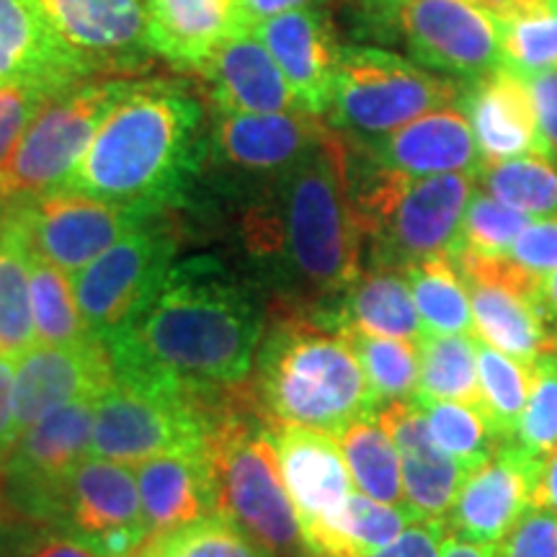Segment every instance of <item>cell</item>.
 <instances>
[{
    "mask_svg": "<svg viewBox=\"0 0 557 557\" xmlns=\"http://www.w3.org/2000/svg\"><path fill=\"white\" fill-rule=\"evenodd\" d=\"M540 459L508 442L465 478L444 527L459 540L498 545L521 513L532 506Z\"/></svg>",
    "mask_w": 557,
    "mask_h": 557,
    "instance_id": "18",
    "label": "cell"
},
{
    "mask_svg": "<svg viewBox=\"0 0 557 557\" xmlns=\"http://www.w3.org/2000/svg\"><path fill=\"white\" fill-rule=\"evenodd\" d=\"M532 506L545 508L557 517V447L540 459L537 480H534Z\"/></svg>",
    "mask_w": 557,
    "mask_h": 557,
    "instance_id": "50",
    "label": "cell"
},
{
    "mask_svg": "<svg viewBox=\"0 0 557 557\" xmlns=\"http://www.w3.org/2000/svg\"><path fill=\"white\" fill-rule=\"evenodd\" d=\"M207 457L214 483V517L225 519L271 557L310 553L250 382L235 393L209 431Z\"/></svg>",
    "mask_w": 557,
    "mask_h": 557,
    "instance_id": "5",
    "label": "cell"
},
{
    "mask_svg": "<svg viewBox=\"0 0 557 557\" xmlns=\"http://www.w3.org/2000/svg\"><path fill=\"white\" fill-rule=\"evenodd\" d=\"M513 442L537 459L557 447V351L532 364V385Z\"/></svg>",
    "mask_w": 557,
    "mask_h": 557,
    "instance_id": "43",
    "label": "cell"
},
{
    "mask_svg": "<svg viewBox=\"0 0 557 557\" xmlns=\"http://www.w3.org/2000/svg\"><path fill=\"white\" fill-rule=\"evenodd\" d=\"M201 107L163 81H127L65 191L160 212L199 163Z\"/></svg>",
    "mask_w": 557,
    "mask_h": 557,
    "instance_id": "3",
    "label": "cell"
},
{
    "mask_svg": "<svg viewBox=\"0 0 557 557\" xmlns=\"http://www.w3.org/2000/svg\"><path fill=\"white\" fill-rule=\"evenodd\" d=\"M496 24L504 67L521 78L557 67V0H537Z\"/></svg>",
    "mask_w": 557,
    "mask_h": 557,
    "instance_id": "38",
    "label": "cell"
},
{
    "mask_svg": "<svg viewBox=\"0 0 557 557\" xmlns=\"http://www.w3.org/2000/svg\"><path fill=\"white\" fill-rule=\"evenodd\" d=\"M331 135L323 120L308 111L274 114H233L220 111L214 124V148L220 158L243 171L282 173Z\"/></svg>",
    "mask_w": 557,
    "mask_h": 557,
    "instance_id": "25",
    "label": "cell"
},
{
    "mask_svg": "<svg viewBox=\"0 0 557 557\" xmlns=\"http://www.w3.org/2000/svg\"><path fill=\"white\" fill-rule=\"evenodd\" d=\"M442 557H496V545H480V542L459 540L455 534H444Z\"/></svg>",
    "mask_w": 557,
    "mask_h": 557,
    "instance_id": "53",
    "label": "cell"
},
{
    "mask_svg": "<svg viewBox=\"0 0 557 557\" xmlns=\"http://www.w3.org/2000/svg\"><path fill=\"white\" fill-rule=\"evenodd\" d=\"M37 346L29 289V240L9 207L0 246V357L18 359Z\"/></svg>",
    "mask_w": 557,
    "mask_h": 557,
    "instance_id": "34",
    "label": "cell"
},
{
    "mask_svg": "<svg viewBox=\"0 0 557 557\" xmlns=\"http://www.w3.org/2000/svg\"><path fill=\"white\" fill-rule=\"evenodd\" d=\"M129 78H90L41 101L0 173V197L24 201L65 191L90 139Z\"/></svg>",
    "mask_w": 557,
    "mask_h": 557,
    "instance_id": "8",
    "label": "cell"
},
{
    "mask_svg": "<svg viewBox=\"0 0 557 557\" xmlns=\"http://www.w3.org/2000/svg\"><path fill=\"white\" fill-rule=\"evenodd\" d=\"M457 107L468 116L483 165L534 156V152L547 156L527 78L508 67L500 65L465 83Z\"/></svg>",
    "mask_w": 557,
    "mask_h": 557,
    "instance_id": "21",
    "label": "cell"
},
{
    "mask_svg": "<svg viewBox=\"0 0 557 557\" xmlns=\"http://www.w3.org/2000/svg\"><path fill=\"white\" fill-rule=\"evenodd\" d=\"M99 78L45 18L37 0H0V88L54 96Z\"/></svg>",
    "mask_w": 557,
    "mask_h": 557,
    "instance_id": "19",
    "label": "cell"
},
{
    "mask_svg": "<svg viewBox=\"0 0 557 557\" xmlns=\"http://www.w3.org/2000/svg\"><path fill=\"white\" fill-rule=\"evenodd\" d=\"M250 380L269 426H305L338 436L377 413L357 354L338 331L278 308L263 331Z\"/></svg>",
    "mask_w": 557,
    "mask_h": 557,
    "instance_id": "4",
    "label": "cell"
},
{
    "mask_svg": "<svg viewBox=\"0 0 557 557\" xmlns=\"http://www.w3.org/2000/svg\"><path fill=\"white\" fill-rule=\"evenodd\" d=\"M534 299H537V308L542 315H545L547 323L553 325V331L557 333V269L540 278Z\"/></svg>",
    "mask_w": 557,
    "mask_h": 557,
    "instance_id": "52",
    "label": "cell"
},
{
    "mask_svg": "<svg viewBox=\"0 0 557 557\" xmlns=\"http://www.w3.org/2000/svg\"><path fill=\"white\" fill-rule=\"evenodd\" d=\"M5 220H9V201L0 197V246H3V233H5Z\"/></svg>",
    "mask_w": 557,
    "mask_h": 557,
    "instance_id": "56",
    "label": "cell"
},
{
    "mask_svg": "<svg viewBox=\"0 0 557 557\" xmlns=\"http://www.w3.org/2000/svg\"><path fill=\"white\" fill-rule=\"evenodd\" d=\"M406 506H389L351 493L336 511L302 529L305 547L323 557H372L413 524Z\"/></svg>",
    "mask_w": 557,
    "mask_h": 557,
    "instance_id": "30",
    "label": "cell"
},
{
    "mask_svg": "<svg viewBox=\"0 0 557 557\" xmlns=\"http://www.w3.org/2000/svg\"><path fill=\"white\" fill-rule=\"evenodd\" d=\"M114 382V364L103 341L78 346H32L16 359L13 421L16 436L67 403L99 398Z\"/></svg>",
    "mask_w": 557,
    "mask_h": 557,
    "instance_id": "17",
    "label": "cell"
},
{
    "mask_svg": "<svg viewBox=\"0 0 557 557\" xmlns=\"http://www.w3.org/2000/svg\"><path fill=\"white\" fill-rule=\"evenodd\" d=\"M336 438L354 491L380 504L403 506L400 451L380 423L377 413L354 421Z\"/></svg>",
    "mask_w": 557,
    "mask_h": 557,
    "instance_id": "33",
    "label": "cell"
},
{
    "mask_svg": "<svg viewBox=\"0 0 557 557\" xmlns=\"http://www.w3.org/2000/svg\"><path fill=\"white\" fill-rule=\"evenodd\" d=\"M101 557H135L148 542L135 472L101 457H83L62 480L45 519Z\"/></svg>",
    "mask_w": 557,
    "mask_h": 557,
    "instance_id": "12",
    "label": "cell"
},
{
    "mask_svg": "<svg viewBox=\"0 0 557 557\" xmlns=\"http://www.w3.org/2000/svg\"><path fill=\"white\" fill-rule=\"evenodd\" d=\"M9 207L24 227L34 253L54 263L67 276L86 269L116 240L160 214L152 209L114 205L78 191L9 201Z\"/></svg>",
    "mask_w": 557,
    "mask_h": 557,
    "instance_id": "14",
    "label": "cell"
},
{
    "mask_svg": "<svg viewBox=\"0 0 557 557\" xmlns=\"http://www.w3.org/2000/svg\"><path fill=\"white\" fill-rule=\"evenodd\" d=\"M318 323L338 333L359 331L413 344L423 336L406 276L393 269H361Z\"/></svg>",
    "mask_w": 557,
    "mask_h": 557,
    "instance_id": "29",
    "label": "cell"
},
{
    "mask_svg": "<svg viewBox=\"0 0 557 557\" xmlns=\"http://www.w3.org/2000/svg\"><path fill=\"white\" fill-rule=\"evenodd\" d=\"M444 534V521H413L372 557H442Z\"/></svg>",
    "mask_w": 557,
    "mask_h": 557,
    "instance_id": "48",
    "label": "cell"
},
{
    "mask_svg": "<svg viewBox=\"0 0 557 557\" xmlns=\"http://www.w3.org/2000/svg\"><path fill=\"white\" fill-rule=\"evenodd\" d=\"M529 222L532 220L527 214L500 205L498 199H493L478 186L468 209H465L462 225H459L449 256L451 259L455 256H483V259L506 256Z\"/></svg>",
    "mask_w": 557,
    "mask_h": 557,
    "instance_id": "41",
    "label": "cell"
},
{
    "mask_svg": "<svg viewBox=\"0 0 557 557\" xmlns=\"http://www.w3.org/2000/svg\"><path fill=\"white\" fill-rule=\"evenodd\" d=\"M9 540L11 547L5 557H101L62 529L32 524V521H16Z\"/></svg>",
    "mask_w": 557,
    "mask_h": 557,
    "instance_id": "45",
    "label": "cell"
},
{
    "mask_svg": "<svg viewBox=\"0 0 557 557\" xmlns=\"http://www.w3.org/2000/svg\"><path fill=\"white\" fill-rule=\"evenodd\" d=\"M468 284L472 329L483 344L532 367L557 351V333L537 308V278L527 276L506 256H455Z\"/></svg>",
    "mask_w": 557,
    "mask_h": 557,
    "instance_id": "15",
    "label": "cell"
},
{
    "mask_svg": "<svg viewBox=\"0 0 557 557\" xmlns=\"http://www.w3.org/2000/svg\"><path fill=\"white\" fill-rule=\"evenodd\" d=\"M302 557H323V555H315V553H308V555H302Z\"/></svg>",
    "mask_w": 557,
    "mask_h": 557,
    "instance_id": "57",
    "label": "cell"
},
{
    "mask_svg": "<svg viewBox=\"0 0 557 557\" xmlns=\"http://www.w3.org/2000/svg\"><path fill=\"white\" fill-rule=\"evenodd\" d=\"M176 259V238L158 214L103 250L86 269L70 276L75 302L90 333L107 341L143 310L169 276Z\"/></svg>",
    "mask_w": 557,
    "mask_h": 557,
    "instance_id": "11",
    "label": "cell"
},
{
    "mask_svg": "<svg viewBox=\"0 0 557 557\" xmlns=\"http://www.w3.org/2000/svg\"><path fill=\"white\" fill-rule=\"evenodd\" d=\"M545 152L557 163V67L527 78Z\"/></svg>",
    "mask_w": 557,
    "mask_h": 557,
    "instance_id": "47",
    "label": "cell"
},
{
    "mask_svg": "<svg viewBox=\"0 0 557 557\" xmlns=\"http://www.w3.org/2000/svg\"><path fill=\"white\" fill-rule=\"evenodd\" d=\"M5 524H13V513H11L9 498H5V487H3V472H0V532H3Z\"/></svg>",
    "mask_w": 557,
    "mask_h": 557,
    "instance_id": "55",
    "label": "cell"
},
{
    "mask_svg": "<svg viewBox=\"0 0 557 557\" xmlns=\"http://www.w3.org/2000/svg\"><path fill=\"white\" fill-rule=\"evenodd\" d=\"M478 385L480 408L485 410L491 426L504 442H513L532 385V367L478 338Z\"/></svg>",
    "mask_w": 557,
    "mask_h": 557,
    "instance_id": "40",
    "label": "cell"
},
{
    "mask_svg": "<svg viewBox=\"0 0 557 557\" xmlns=\"http://www.w3.org/2000/svg\"><path fill=\"white\" fill-rule=\"evenodd\" d=\"M377 418L400 451L403 506L416 521H444L468 472L436 447L418 403H389Z\"/></svg>",
    "mask_w": 557,
    "mask_h": 557,
    "instance_id": "22",
    "label": "cell"
},
{
    "mask_svg": "<svg viewBox=\"0 0 557 557\" xmlns=\"http://www.w3.org/2000/svg\"><path fill=\"white\" fill-rule=\"evenodd\" d=\"M418 344V387L416 398L421 408L431 403H478V338L455 333V336H431L423 333Z\"/></svg>",
    "mask_w": 557,
    "mask_h": 557,
    "instance_id": "32",
    "label": "cell"
},
{
    "mask_svg": "<svg viewBox=\"0 0 557 557\" xmlns=\"http://www.w3.org/2000/svg\"><path fill=\"white\" fill-rule=\"evenodd\" d=\"M263 336L261 310L212 259L173 263L135 318L103 341L114 374L199 387L250 382Z\"/></svg>",
    "mask_w": 557,
    "mask_h": 557,
    "instance_id": "1",
    "label": "cell"
},
{
    "mask_svg": "<svg viewBox=\"0 0 557 557\" xmlns=\"http://www.w3.org/2000/svg\"><path fill=\"white\" fill-rule=\"evenodd\" d=\"M465 83L377 47H341L329 114L338 127L380 137L429 111L455 107Z\"/></svg>",
    "mask_w": 557,
    "mask_h": 557,
    "instance_id": "9",
    "label": "cell"
},
{
    "mask_svg": "<svg viewBox=\"0 0 557 557\" xmlns=\"http://www.w3.org/2000/svg\"><path fill=\"white\" fill-rule=\"evenodd\" d=\"M45 18L101 78L148 65L152 52L145 0H37Z\"/></svg>",
    "mask_w": 557,
    "mask_h": 557,
    "instance_id": "16",
    "label": "cell"
},
{
    "mask_svg": "<svg viewBox=\"0 0 557 557\" xmlns=\"http://www.w3.org/2000/svg\"><path fill=\"white\" fill-rule=\"evenodd\" d=\"M348 178L369 269L403 271L429 256L451 253L465 209L478 189V173L408 178L369 160L364 171Z\"/></svg>",
    "mask_w": 557,
    "mask_h": 557,
    "instance_id": "6",
    "label": "cell"
},
{
    "mask_svg": "<svg viewBox=\"0 0 557 557\" xmlns=\"http://www.w3.org/2000/svg\"><path fill=\"white\" fill-rule=\"evenodd\" d=\"M351 351L357 354L361 372L372 393L377 410L389 403H403L416 398L418 387V344L403 338L372 336V333L341 331Z\"/></svg>",
    "mask_w": 557,
    "mask_h": 557,
    "instance_id": "37",
    "label": "cell"
},
{
    "mask_svg": "<svg viewBox=\"0 0 557 557\" xmlns=\"http://www.w3.org/2000/svg\"><path fill=\"white\" fill-rule=\"evenodd\" d=\"M470 3H475L478 9L491 13L493 18H500V16H508V13L524 9V5L537 3V0H470Z\"/></svg>",
    "mask_w": 557,
    "mask_h": 557,
    "instance_id": "54",
    "label": "cell"
},
{
    "mask_svg": "<svg viewBox=\"0 0 557 557\" xmlns=\"http://www.w3.org/2000/svg\"><path fill=\"white\" fill-rule=\"evenodd\" d=\"M13 380H16V359L0 357V462L16 438L13 421Z\"/></svg>",
    "mask_w": 557,
    "mask_h": 557,
    "instance_id": "49",
    "label": "cell"
},
{
    "mask_svg": "<svg viewBox=\"0 0 557 557\" xmlns=\"http://www.w3.org/2000/svg\"><path fill=\"white\" fill-rule=\"evenodd\" d=\"M250 32L276 60L297 107L315 116L329 114L341 60V47L329 18L318 9H297L259 21Z\"/></svg>",
    "mask_w": 557,
    "mask_h": 557,
    "instance_id": "20",
    "label": "cell"
},
{
    "mask_svg": "<svg viewBox=\"0 0 557 557\" xmlns=\"http://www.w3.org/2000/svg\"><path fill=\"white\" fill-rule=\"evenodd\" d=\"M299 532L329 517L354 493L338 438L305 426H269Z\"/></svg>",
    "mask_w": 557,
    "mask_h": 557,
    "instance_id": "24",
    "label": "cell"
},
{
    "mask_svg": "<svg viewBox=\"0 0 557 557\" xmlns=\"http://www.w3.org/2000/svg\"><path fill=\"white\" fill-rule=\"evenodd\" d=\"M240 387L114 374L96 400L90 457L139 465L171 451L207 449L209 431Z\"/></svg>",
    "mask_w": 557,
    "mask_h": 557,
    "instance_id": "7",
    "label": "cell"
},
{
    "mask_svg": "<svg viewBox=\"0 0 557 557\" xmlns=\"http://www.w3.org/2000/svg\"><path fill=\"white\" fill-rule=\"evenodd\" d=\"M496 557H557V517L529 506L496 545Z\"/></svg>",
    "mask_w": 557,
    "mask_h": 557,
    "instance_id": "44",
    "label": "cell"
},
{
    "mask_svg": "<svg viewBox=\"0 0 557 557\" xmlns=\"http://www.w3.org/2000/svg\"><path fill=\"white\" fill-rule=\"evenodd\" d=\"M96 400L99 398L67 403L13 438L0 462L13 524H45L54 491L90 451Z\"/></svg>",
    "mask_w": 557,
    "mask_h": 557,
    "instance_id": "13",
    "label": "cell"
},
{
    "mask_svg": "<svg viewBox=\"0 0 557 557\" xmlns=\"http://www.w3.org/2000/svg\"><path fill=\"white\" fill-rule=\"evenodd\" d=\"M45 99L50 96L34 94V90L0 88V173Z\"/></svg>",
    "mask_w": 557,
    "mask_h": 557,
    "instance_id": "46",
    "label": "cell"
},
{
    "mask_svg": "<svg viewBox=\"0 0 557 557\" xmlns=\"http://www.w3.org/2000/svg\"><path fill=\"white\" fill-rule=\"evenodd\" d=\"M423 333L431 336H472L468 284L451 256H429L403 269Z\"/></svg>",
    "mask_w": 557,
    "mask_h": 557,
    "instance_id": "31",
    "label": "cell"
},
{
    "mask_svg": "<svg viewBox=\"0 0 557 557\" xmlns=\"http://www.w3.org/2000/svg\"><path fill=\"white\" fill-rule=\"evenodd\" d=\"M199 73L209 81L220 111H233V114L302 111L276 60L250 29L222 41Z\"/></svg>",
    "mask_w": 557,
    "mask_h": 557,
    "instance_id": "27",
    "label": "cell"
},
{
    "mask_svg": "<svg viewBox=\"0 0 557 557\" xmlns=\"http://www.w3.org/2000/svg\"><path fill=\"white\" fill-rule=\"evenodd\" d=\"M367 156L380 169L408 178L444 176V173H480L475 137L459 107L429 111L403 127L380 135Z\"/></svg>",
    "mask_w": 557,
    "mask_h": 557,
    "instance_id": "23",
    "label": "cell"
},
{
    "mask_svg": "<svg viewBox=\"0 0 557 557\" xmlns=\"http://www.w3.org/2000/svg\"><path fill=\"white\" fill-rule=\"evenodd\" d=\"M478 186L527 218L557 214V163L540 152L480 165Z\"/></svg>",
    "mask_w": 557,
    "mask_h": 557,
    "instance_id": "36",
    "label": "cell"
},
{
    "mask_svg": "<svg viewBox=\"0 0 557 557\" xmlns=\"http://www.w3.org/2000/svg\"><path fill=\"white\" fill-rule=\"evenodd\" d=\"M246 246L276 263L287 287L282 308L320 320L364 269V240L354 212L348 145L331 135L278 173L267 201L246 218Z\"/></svg>",
    "mask_w": 557,
    "mask_h": 557,
    "instance_id": "2",
    "label": "cell"
},
{
    "mask_svg": "<svg viewBox=\"0 0 557 557\" xmlns=\"http://www.w3.org/2000/svg\"><path fill=\"white\" fill-rule=\"evenodd\" d=\"M135 557H271L220 517H207L163 537L148 540Z\"/></svg>",
    "mask_w": 557,
    "mask_h": 557,
    "instance_id": "42",
    "label": "cell"
},
{
    "mask_svg": "<svg viewBox=\"0 0 557 557\" xmlns=\"http://www.w3.org/2000/svg\"><path fill=\"white\" fill-rule=\"evenodd\" d=\"M32 318L39 344L78 346L99 341L90 333L86 318L75 302L73 284L65 271L29 248Z\"/></svg>",
    "mask_w": 557,
    "mask_h": 557,
    "instance_id": "35",
    "label": "cell"
},
{
    "mask_svg": "<svg viewBox=\"0 0 557 557\" xmlns=\"http://www.w3.org/2000/svg\"><path fill=\"white\" fill-rule=\"evenodd\" d=\"M310 3L312 0H240L243 16H246L248 26L259 24V21L274 18L278 13L310 9Z\"/></svg>",
    "mask_w": 557,
    "mask_h": 557,
    "instance_id": "51",
    "label": "cell"
},
{
    "mask_svg": "<svg viewBox=\"0 0 557 557\" xmlns=\"http://www.w3.org/2000/svg\"><path fill=\"white\" fill-rule=\"evenodd\" d=\"M148 540L214 517V483L207 449L171 451L135 470Z\"/></svg>",
    "mask_w": 557,
    "mask_h": 557,
    "instance_id": "26",
    "label": "cell"
},
{
    "mask_svg": "<svg viewBox=\"0 0 557 557\" xmlns=\"http://www.w3.org/2000/svg\"><path fill=\"white\" fill-rule=\"evenodd\" d=\"M423 416L436 447L462 465L468 475L508 444L478 403H431Z\"/></svg>",
    "mask_w": 557,
    "mask_h": 557,
    "instance_id": "39",
    "label": "cell"
},
{
    "mask_svg": "<svg viewBox=\"0 0 557 557\" xmlns=\"http://www.w3.org/2000/svg\"><path fill=\"white\" fill-rule=\"evenodd\" d=\"M150 47L181 70H199L235 34L250 29L240 0H145Z\"/></svg>",
    "mask_w": 557,
    "mask_h": 557,
    "instance_id": "28",
    "label": "cell"
},
{
    "mask_svg": "<svg viewBox=\"0 0 557 557\" xmlns=\"http://www.w3.org/2000/svg\"><path fill=\"white\" fill-rule=\"evenodd\" d=\"M364 18L431 73L470 83L504 65L496 18L470 0H364Z\"/></svg>",
    "mask_w": 557,
    "mask_h": 557,
    "instance_id": "10",
    "label": "cell"
}]
</instances>
